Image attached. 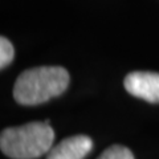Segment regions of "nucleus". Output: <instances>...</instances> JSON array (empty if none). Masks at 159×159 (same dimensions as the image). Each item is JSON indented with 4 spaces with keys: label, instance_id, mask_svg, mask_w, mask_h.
Listing matches in <instances>:
<instances>
[{
    "label": "nucleus",
    "instance_id": "f03ea898",
    "mask_svg": "<svg viewBox=\"0 0 159 159\" xmlns=\"http://www.w3.org/2000/svg\"><path fill=\"white\" fill-rule=\"evenodd\" d=\"M54 131L49 121L31 122L17 127H8L0 135V148L12 159H36L52 148Z\"/></svg>",
    "mask_w": 159,
    "mask_h": 159
},
{
    "label": "nucleus",
    "instance_id": "423d86ee",
    "mask_svg": "<svg viewBox=\"0 0 159 159\" xmlns=\"http://www.w3.org/2000/svg\"><path fill=\"white\" fill-rule=\"evenodd\" d=\"M15 56V51H13V45L8 39L4 36L0 37V68L4 69L12 62Z\"/></svg>",
    "mask_w": 159,
    "mask_h": 159
},
{
    "label": "nucleus",
    "instance_id": "f257e3e1",
    "mask_svg": "<svg viewBox=\"0 0 159 159\" xmlns=\"http://www.w3.org/2000/svg\"><path fill=\"white\" fill-rule=\"evenodd\" d=\"M69 73L62 66H36L27 69L17 77L13 97L20 105H39L66 90Z\"/></svg>",
    "mask_w": 159,
    "mask_h": 159
},
{
    "label": "nucleus",
    "instance_id": "7ed1b4c3",
    "mask_svg": "<svg viewBox=\"0 0 159 159\" xmlns=\"http://www.w3.org/2000/svg\"><path fill=\"white\" fill-rule=\"evenodd\" d=\"M125 89L131 96L147 102H159V73L155 72H133L123 81Z\"/></svg>",
    "mask_w": 159,
    "mask_h": 159
},
{
    "label": "nucleus",
    "instance_id": "39448f33",
    "mask_svg": "<svg viewBox=\"0 0 159 159\" xmlns=\"http://www.w3.org/2000/svg\"><path fill=\"white\" fill-rule=\"evenodd\" d=\"M97 159H134V155L127 147L121 145H113L107 147Z\"/></svg>",
    "mask_w": 159,
    "mask_h": 159
},
{
    "label": "nucleus",
    "instance_id": "20e7f679",
    "mask_svg": "<svg viewBox=\"0 0 159 159\" xmlns=\"http://www.w3.org/2000/svg\"><path fill=\"white\" fill-rule=\"evenodd\" d=\"M93 148V141L86 135L62 139L48 151L47 159H84Z\"/></svg>",
    "mask_w": 159,
    "mask_h": 159
}]
</instances>
